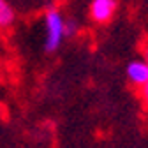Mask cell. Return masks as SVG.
I'll return each mask as SVG.
<instances>
[{"label": "cell", "instance_id": "cell-1", "mask_svg": "<svg viewBox=\"0 0 148 148\" xmlns=\"http://www.w3.org/2000/svg\"><path fill=\"white\" fill-rule=\"evenodd\" d=\"M65 18L57 7H49L44 12V28H46V39H44V51L55 53L58 51L64 39H65Z\"/></svg>", "mask_w": 148, "mask_h": 148}, {"label": "cell", "instance_id": "cell-7", "mask_svg": "<svg viewBox=\"0 0 148 148\" xmlns=\"http://www.w3.org/2000/svg\"><path fill=\"white\" fill-rule=\"evenodd\" d=\"M141 53H143V60H146V62H148V42H145V44H143Z\"/></svg>", "mask_w": 148, "mask_h": 148}, {"label": "cell", "instance_id": "cell-3", "mask_svg": "<svg viewBox=\"0 0 148 148\" xmlns=\"http://www.w3.org/2000/svg\"><path fill=\"white\" fill-rule=\"evenodd\" d=\"M125 74H127V79L132 86H145L148 83V62L146 60H132L129 62L125 67Z\"/></svg>", "mask_w": 148, "mask_h": 148}, {"label": "cell", "instance_id": "cell-8", "mask_svg": "<svg viewBox=\"0 0 148 148\" xmlns=\"http://www.w3.org/2000/svg\"><path fill=\"white\" fill-rule=\"evenodd\" d=\"M4 116V106H2V102H0V118Z\"/></svg>", "mask_w": 148, "mask_h": 148}, {"label": "cell", "instance_id": "cell-5", "mask_svg": "<svg viewBox=\"0 0 148 148\" xmlns=\"http://www.w3.org/2000/svg\"><path fill=\"white\" fill-rule=\"evenodd\" d=\"M64 30H65V37H74L79 32V25H78V21L74 20V18H71V20H65Z\"/></svg>", "mask_w": 148, "mask_h": 148}, {"label": "cell", "instance_id": "cell-2", "mask_svg": "<svg viewBox=\"0 0 148 148\" xmlns=\"http://www.w3.org/2000/svg\"><path fill=\"white\" fill-rule=\"evenodd\" d=\"M116 5H118L116 0H92L88 9L90 20L99 25L111 21V18L116 12Z\"/></svg>", "mask_w": 148, "mask_h": 148}, {"label": "cell", "instance_id": "cell-6", "mask_svg": "<svg viewBox=\"0 0 148 148\" xmlns=\"http://www.w3.org/2000/svg\"><path fill=\"white\" fill-rule=\"evenodd\" d=\"M139 90H141V92H139V95H141V101H143L145 108L148 109V83H146L145 86H141Z\"/></svg>", "mask_w": 148, "mask_h": 148}, {"label": "cell", "instance_id": "cell-4", "mask_svg": "<svg viewBox=\"0 0 148 148\" xmlns=\"http://www.w3.org/2000/svg\"><path fill=\"white\" fill-rule=\"evenodd\" d=\"M14 21H16L14 7L7 0H0V30H5V28L12 27Z\"/></svg>", "mask_w": 148, "mask_h": 148}]
</instances>
